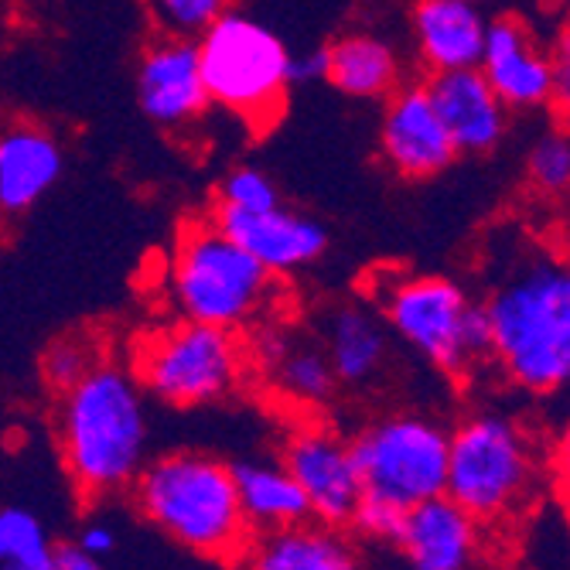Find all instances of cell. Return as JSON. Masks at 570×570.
Instances as JSON below:
<instances>
[{
  "instance_id": "9",
  "label": "cell",
  "mask_w": 570,
  "mask_h": 570,
  "mask_svg": "<svg viewBox=\"0 0 570 570\" xmlns=\"http://www.w3.org/2000/svg\"><path fill=\"white\" fill-rule=\"evenodd\" d=\"M348 441L362 495L390 499L403 509L444 495L448 428L428 413H386Z\"/></svg>"
},
{
  "instance_id": "32",
  "label": "cell",
  "mask_w": 570,
  "mask_h": 570,
  "mask_svg": "<svg viewBox=\"0 0 570 570\" xmlns=\"http://www.w3.org/2000/svg\"><path fill=\"white\" fill-rule=\"evenodd\" d=\"M117 543H120L117 530H114L110 523H99V520L86 523V527L79 530V540H76V547H79L82 553L96 557V560H107V557L117 550Z\"/></svg>"
},
{
  "instance_id": "11",
  "label": "cell",
  "mask_w": 570,
  "mask_h": 570,
  "mask_svg": "<svg viewBox=\"0 0 570 570\" xmlns=\"http://www.w3.org/2000/svg\"><path fill=\"white\" fill-rule=\"evenodd\" d=\"M137 107L147 124L165 134H188L209 114V89L202 79L198 45L191 38L154 35L137 59Z\"/></svg>"
},
{
  "instance_id": "3",
  "label": "cell",
  "mask_w": 570,
  "mask_h": 570,
  "mask_svg": "<svg viewBox=\"0 0 570 570\" xmlns=\"http://www.w3.org/2000/svg\"><path fill=\"white\" fill-rule=\"evenodd\" d=\"M130 495L154 530L205 560L243 563L256 537L246 523L233 464L209 451L178 448L147 458Z\"/></svg>"
},
{
  "instance_id": "23",
  "label": "cell",
  "mask_w": 570,
  "mask_h": 570,
  "mask_svg": "<svg viewBox=\"0 0 570 570\" xmlns=\"http://www.w3.org/2000/svg\"><path fill=\"white\" fill-rule=\"evenodd\" d=\"M233 472L253 533H274L311 520L304 492L281 461H239Z\"/></svg>"
},
{
  "instance_id": "16",
  "label": "cell",
  "mask_w": 570,
  "mask_h": 570,
  "mask_svg": "<svg viewBox=\"0 0 570 570\" xmlns=\"http://www.w3.org/2000/svg\"><path fill=\"white\" fill-rule=\"evenodd\" d=\"M66 175V147L41 124L0 130V216H24Z\"/></svg>"
},
{
  "instance_id": "30",
  "label": "cell",
  "mask_w": 570,
  "mask_h": 570,
  "mask_svg": "<svg viewBox=\"0 0 570 570\" xmlns=\"http://www.w3.org/2000/svg\"><path fill=\"white\" fill-rule=\"evenodd\" d=\"M550 59V107L570 127V18L557 28L553 41L547 45Z\"/></svg>"
},
{
  "instance_id": "34",
  "label": "cell",
  "mask_w": 570,
  "mask_h": 570,
  "mask_svg": "<svg viewBox=\"0 0 570 570\" xmlns=\"http://www.w3.org/2000/svg\"><path fill=\"white\" fill-rule=\"evenodd\" d=\"M51 570H107V563L82 553L76 543H66V547L56 550V567H51Z\"/></svg>"
},
{
  "instance_id": "31",
  "label": "cell",
  "mask_w": 570,
  "mask_h": 570,
  "mask_svg": "<svg viewBox=\"0 0 570 570\" xmlns=\"http://www.w3.org/2000/svg\"><path fill=\"white\" fill-rule=\"evenodd\" d=\"M550 479H553V489L560 495V502L567 505L570 512V413L563 428L557 431L553 438V451H550Z\"/></svg>"
},
{
  "instance_id": "6",
  "label": "cell",
  "mask_w": 570,
  "mask_h": 570,
  "mask_svg": "<svg viewBox=\"0 0 570 570\" xmlns=\"http://www.w3.org/2000/svg\"><path fill=\"white\" fill-rule=\"evenodd\" d=\"M274 281L213 216L181 226L168 287L185 322L243 332L264 318L274 301Z\"/></svg>"
},
{
  "instance_id": "14",
  "label": "cell",
  "mask_w": 570,
  "mask_h": 570,
  "mask_svg": "<svg viewBox=\"0 0 570 570\" xmlns=\"http://www.w3.org/2000/svg\"><path fill=\"white\" fill-rule=\"evenodd\" d=\"M509 114H533L550 107L547 45L520 18L489 21L482 59L475 66Z\"/></svg>"
},
{
  "instance_id": "19",
  "label": "cell",
  "mask_w": 570,
  "mask_h": 570,
  "mask_svg": "<svg viewBox=\"0 0 570 570\" xmlns=\"http://www.w3.org/2000/svg\"><path fill=\"white\" fill-rule=\"evenodd\" d=\"M253 355L264 362L274 390L294 406H304V410L325 406L338 390V380L332 373L325 348L315 342H297L274 325H264L256 332Z\"/></svg>"
},
{
  "instance_id": "4",
  "label": "cell",
  "mask_w": 570,
  "mask_h": 570,
  "mask_svg": "<svg viewBox=\"0 0 570 570\" xmlns=\"http://www.w3.org/2000/svg\"><path fill=\"white\" fill-rule=\"evenodd\" d=\"M543 482V451L530 428L502 410L469 413L448 431L444 495L479 527L520 515Z\"/></svg>"
},
{
  "instance_id": "27",
  "label": "cell",
  "mask_w": 570,
  "mask_h": 570,
  "mask_svg": "<svg viewBox=\"0 0 570 570\" xmlns=\"http://www.w3.org/2000/svg\"><path fill=\"white\" fill-rule=\"evenodd\" d=\"M99 358H102V345L89 332H72V335H62L45 348L41 376L51 390L62 393L66 386L82 380Z\"/></svg>"
},
{
  "instance_id": "13",
  "label": "cell",
  "mask_w": 570,
  "mask_h": 570,
  "mask_svg": "<svg viewBox=\"0 0 570 570\" xmlns=\"http://www.w3.org/2000/svg\"><path fill=\"white\" fill-rule=\"evenodd\" d=\"M213 219L271 277H291L318 264L328 249V229L315 216L291 209L284 202L267 213H213Z\"/></svg>"
},
{
  "instance_id": "1",
  "label": "cell",
  "mask_w": 570,
  "mask_h": 570,
  "mask_svg": "<svg viewBox=\"0 0 570 570\" xmlns=\"http://www.w3.org/2000/svg\"><path fill=\"white\" fill-rule=\"evenodd\" d=\"M56 444L82 499L130 492L150 458L147 393L120 362L102 355L56 400Z\"/></svg>"
},
{
  "instance_id": "29",
  "label": "cell",
  "mask_w": 570,
  "mask_h": 570,
  "mask_svg": "<svg viewBox=\"0 0 570 570\" xmlns=\"http://www.w3.org/2000/svg\"><path fill=\"white\" fill-rule=\"evenodd\" d=\"M403 520H406V509L390 502V499H376V495H362L352 523L355 533H362L366 540H376V543H396L400 530H403Z\"/></svg>"
},
{
  "instance_id": "10",
  "label": "cell",
  "mask_w": 570,
  "mask_h": 570,
  "mask_svg": "<svg viewBox=\"0 0 570 570\" xmlns=\"http://www.w3.org/2000/svg\"><path fill=\"white\" fill-rule=\"evenodd\" d=\"M281 464L307 499L311 520L348 527L362 502V479L352 458V441L328 424H301L287 434Z\"/></svg>"
},
{
  "instance_id": "24",
  "label": "cell",
  "mask_w": 570,
  "mask_h": 570,
  "mask_svg": "<svg viewBox=\"0 0 570 570\" xmlns=\"http://www.w3.org/2000/svg\"><path fill=\"white\" fill-rule=\"evenodd\" d=\"M56 543L24 505H0V570H51Z\"/></svg>"
},
{
  "instance_id": "18",
  "label": "cell",
  "mask_w": 570,
  "mask_h": 570,
  "mask_svg": "<svg viewBox=\"0 0 570 570\" xmlns=\"http://www.w3.org/2000/svg\"><path fill=\"white\" fill-rule=\"evenodd\" d=\"M424 86L458 154H492L502 144L509 130V110L479 69L438 72Z\"/></svg>"
},
{
  "instance_id": "26",
  "label": "cell",
  "mask_w": 570,
  "mask_h": 570,
  "mask_svg": "<svg viewBox=\"0 0 570 570\" xmlns=\"http://www.w3.org/2000/svg\"><path fill=\"white\" fill-rule=\"evenodd\" d=\"M527 181L547 198L570 195V127L543 130L527 154Z\"/></svg>"
},
{
  "instance_id": "21",
  "label": "cell",
  "mask_w": 570,
  "mask_h": 570,
  "mask_svg": "<svg viewBox=\"0 0 570 570\" xmlns=\"http://www.w3.org/2000/svg\"><path fill=\"white\" fill-rule=\"evenodd\" d=\"M246 570H358L355 547L338 527L304 520L287 530L256 533L246 557Z\"/></svg>"
},
{
  "instance_id": "7",
  "label": "cell",
  "mask_w": 570,
  "mask_h": 570,
  "mask_svg": "<svg viewBox=\"0 0 570 570\" xmlns=\"http://www.w3.org/2000/svg\"><path fill=\"white\" fill-rule=\"evenodd\" d=\"M195 45L209 99L249 130L274 127L294 86L287 41L261 18L229 8Z\"/></svg>"
},
{
  "instance_id": "35",
  "label": "cell",
  "mask_w": 570,
  "mask_h": 570,
  "mask_svg": "<svg viewBox=\"0 0 570 570\" xmlns=\"http://www.w3.org/2000/svg\"><path fill=\"white\" fill-rule=\"evenodd\" d=\"M472 4H482V8H485V4H489V0H472Z\"/></svg>"
},
{
  "instance_id": "12",
  "label": "cell",
  "mask_w": 570,
  "mask_h": 570,
  "mask_svg": "<svg viewBox=\"0 0 570 570\" xmlns=\"http://www.w3.org/2000/svg\"><path fill=\"white\" fill-rule=\"evenodd\" d=\"M380 158L403 181H428L448 171L458 150L448 137L444 120L438 117L424 82L396 86L380 117Z\"/></svg>"
},
{
  "instance_id": "15",
  "label": "cell",
  "mask_w": 570,
  "mask_h": 570,
  "mask_svg": "<svg viewBox=\"0 0 570 570\" xmlns=\"http://www.w3.org/2000/svg\"><path fill=\"white\" fill-rule=\"evenodd\" d=\"M406 570H472L482 550V527L448 495L406 509L393 543Z\"/></svg>"
},
{
  "instance_id": "28",
  "label": "cell",
  "mask_w": 570,
  "mask_h": 570,
  "mask_svg": "<svg viewBox=\"0 0 570 570\" xmlns=\"http://www.w3.org/2000/svg\"><path fill=\"white\" fill-rule=\"evenodd\" d=\"M229 8L233 0H147V11L161 35L191 41L209 31Z\"/></svg>"
},
{
  "instance_id": "20",
  "label": "cell",
  "mask_w": 570,
  "mask_h": 570,
  "mask_svg": "<svg viewBox=\"0 0 570 570\" xmlns=\"http://www.w3.org/2000/svg\"><path fill=\"white\" fill-rule=\"evenodd\" d=\"M322 348L332 362L338 386H370L390 358V335L376 311L366 304H338L325 318Z\"/></svg>"
},
{
  "instance_id": "5",
  "label": "cell",
  "mask_w": 570,
  "mask_h": 570,
  "mask_svg": "<svg viewBox=\"0 0 570 570\" xmlns=\"http://www.w3.org/2000/svg\"><path fill=\"white\" fill-rule=\"evenodd\" d=\"M376 304L383 325L444 376H472L489 362V318L448 274H380Z\"/></svg>"
},
{
  "instance_id": "2",
  "label": "cell",
  "mask_w": 570,
  "mask_h": 570,
  "mask_svg": "<svg viewBox=\"0 0 570 570\" xmlns=\"http://www.w3.org/2000/svg\"><path fill=\"white\" fill-rule=\"evenodd\" d=\"M489 362L527 393L550 396L570 386V261L527 253L482 301Z\"/></svg>"
},
{
  "instance_id": "33",
  "label": "cell",
  "mask_w": 570,
  "mask_h": 570,
  "mask_svg": "<svg viewBox=\"0 0 570 570\" xmlns=\"http://www.w3.org/2000/svg\"><path fill=\"white\" fill-rule=\"evenodd\" d=\"M291 82H325V45L291 59Z\"/></svg>"
},
{
  "instance_id": "22",
  "label": "cell",
  "mask_w": 570,
  "mask_h": 570,
  "mask_svg": "<svg viewBox=\"0 0 570 570\" xmlns=\"http://www.w3.org/2000/svg\"><path fill=\"white\" fill-rule=\"evenodd\" d=\"M403 79L400 51L373 31H342L325 41V82L348 99H386Z\"/></svg>"
},
{
  "instance_id": "8",
  "label": "cell",
  "mask_w": 570,
  "mask_h": 570,
  "mask_svg": "<svg viewBox=\"0 0 570 570\" xmlns=\"http://www.w3.org/2000/svg\"><path fill=\"white\" fill-rule=\"evenodd\" d=\"M249 370L239 332L178 318L137 342L134 376L140 390L175 410H195L229 400Z\"/></svg>"
},
{
  "instance_id": "25",
  "label": "cell",
  "mask_w": 570,
  "mask_h": 570,
  "mask_svg": "<svg viewBox=\"0 0 570 570\" xmlns=\"http://www.w3.org/2000/svg\"><path fill=\"white\" fill-rule=\"evenodd\" d=\"M281 202H284V195H281V185L274 181V175H267L256 165H236L216 185L213 213H236V216L267 213V209H277Z\"/></svg>"
},
{
  "instance_id": "17",
  "label": "cell",
  "mask_w": 570,
  "mask_h": 570,
  "mask_svg": "<svg viewBox=\"0 0 570 570\" xmlns=\"http://www.w3.org/2000/svg\"><path fill=\"white\" fill-rule=\"evenodd\" d=\"M410 35L421 66L438 72L475 69L489 35V18L472 0H413Z\"/></svg>"
}]
</instances>
